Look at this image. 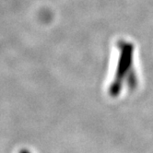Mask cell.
I'll return each instance as SVG.
<instances>
[{
    "label": "cell",
    "instance_id": "cell-1",
    "mask_svg": "<svg viewBox=\"0 0 153 153\" xmlns=\"http://www.w3.org/2000/svg\"><path fill=\"white\" fill-rule=\"evenodd\" d=\"M19 153H30V152L29 150H27V149H22V150H20Z\"/></svg>",
    "mask_w": 153,
    "mask_h": 153
}]
</instances>
